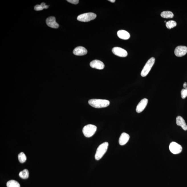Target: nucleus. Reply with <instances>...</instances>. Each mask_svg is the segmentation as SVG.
Returning <instances> with one entry per match:
<instances>
[{"label":"nucleus","mask_w":187,"mask_h":187,"mask_svg":"<svg viewBox=\"0 0 187 187\" xmlns=\"http://www.w3.org/2000/svg\"><path fill=\"white\" fill-rule=\"evenodd\" d=\"M88 103L93 107L99 109L107 107L110 104V102L107 100L92 99L89 101Z\"/></svg>","instance_id":"f257e3e1"},{"label":"nucleus","mask_w":187,"mask_h":187,"mask_svg":"<svg viewBox=\"0 0 187 187\" xmlns=\"http://www.w3.org/2000/svg\"><path fill=\"white\" fill-rule=\"evenodd\" d=\"M109 143L105 142L101 144L97 148L95 157L96 160H99L102 158L107 151Z\"/></svg>","instance_id":"f03ea898"},{"label":"nucleus","mask_w":187,"mask_h":187,"mask_svg":"<svg viewBox=\"0 0 187 187\" xmlns=\"http://www.w3.org/2000/svg\"><path fill=\"white\" fill-rule=\"evenodd\" d=\"M97 130V127L93 125H88L85 126L83 129L84 135L87 138H90L93 136Z\"/></svg>","instance_id":"7ed1b4c3"},{"label":"nucleus","mask_w":187,"mask_h":187,"mask_svg":"<svg viewBox=\"0 0 187 187\" xmlns=\"http://www.w3.org/2000/svg\"><path fill=\"white\" fill-rule=\"evenodd\" d=\"M155 59L152 57L146 63L145 65L142 70L141 75L143 77H145L147 75L150 71L151 68L155 62Z\"/></svg>","instance_id":"20e7f679"},{"label":"nucleus","mask_w":187,"mask_h":187,"mask_svg":"<svg viewBox=\"0 0 187 187\" xmlns=\"http://www.w3.org/2000/svg\"><path fill=\"white\" fill-rule=\"evenodd\" d=\"M96 14L93 13H86L79 15L77 17V20L80 22H88L94 20L96 17Z\"/></svg>","instance_id":"39448f33"},{"label":"nucleus","mask_w":187,"mask_h":187,"mask_svg":"<svg viewBox=\"0 0 187 187\" xmlns=\"http://www.w3.org/2000/svg\"><path fill=\"white\" fill-rule=\"evenodd\" d=\"M169 148L170 152L174 154H180L182 150L181 146L175 142H172L170 143Z\"/></svg>","instance_id":"423d86ee"},{"label":"nucleus","mask_w":187,"mask_h":187,"mask_svg":"<svg viewBox=\"0 0 187 187\" xmlns=\"http://www.w3.org/2000/svg\"><path fill=\"white\" fill-rule=\"evenodd\" d=\"M112 51L114 54L119 57H125L128 55V53L125 50L118 47L113 48Z\"/></svg>","instance_id":"0eeeda50"},{"label":"nucleus","mask_w":187,"mask_h":187,"mask_svg":"<svg viewBox=\"0 0 187 187\" xmlns=\"http://www.w3.org/2000/svg\"><path fill=\"white\" fill-rule=\"evenodd\" d=\"M187 47L186 46H179L175 49L174 53L176 56L178 57H181L187 54Z\"/></svg>","instance_id":"6e6552de"},{"label":"nucleus","mask_w":187,"mask_h":187,"mask_svg":"<svg viewBox=\"0 0 187 187\" xmlns=\"http://www.w3.org/2000/svg\"><path fill=\"white\" fill-rule=\"evenodd\" d=\"M46 22L48 26L51 28L57 29L59 27V25L56 22L54 17H50L48 18L46 20Z\"/></svg>","instance_id":"1a4fd4ad"},{"label":"nucleus","mask_w":187,"mask_h":187,"mask_svg":"<svg viewBox=\"0 0 187 187\" xmlns=\"http://www.w3.org/2000/svg\"><path fill=\"white\" fill-rule=\"evenodd\" d=\"M148 100L147 99H142L137 106L136 111L138 113L142 112L147 105Z\"/></svg>","instance_id":"9d476101"},{"label":"nucleus","mask_w":187,"mask_h":187,"mask_svg":"<svg viewBox=\"0 0 187 187\" xmlns=\"http://www.w3.org/2000/svg\"><path fill=\"white\" fill-rule=\"evenodd\" d=\"M90 66L92 68L99 69V70L103 69L105 67L103 63L97 60H95L92 61L90 63Z\"/></svg>","instance_id":"9b49d317"},{"label":"nucleus","mask_w":187,"mask_h":187,"mask_svg":"<svg viewBox=\"0 0 187 187\" xmlns=\"http://www.w3.org/2000/svg\"><path fill=\"white\" fill-rule=\"evenodd\" d=\"M73 54L75 55L81 56L86 55L88 53V51L84 47L80 46L75 48L73 51Z\"/></svg>","instance_id":"f8f14e48"},{"label":"nucleus","mask_w":187,"mask_h":187,"mask_svg":"<svg viewBox=\"0 0 187 187\" xmlns=\"http://www.w3.org/2000/svg\"><path fill=\"white\" fill-rule=\"evenodd\" d=\"M130 136L128 134L124 133L121 135L119 139V143L121 145L123 146L128 142Z\"/></svg>","instance_id":"ddd939ff"},{"label":"nucleus","mask_w":187,"mask_h":187,"mask_svg":"<svg viewBox=\"0 0 187 187\" xmlns=\"http://www.w3.org/2000/svg\"><path fill=\"white\" fill-rule=\"evenodd\" d=\"M176 123L177 125L181 127L184 130H187V125L184 119L182 117L178 116L176 117Z\"/></svg>","instance_id":"4468645a"},{"label":"nucleus","mask_w":187,"mask_h":187,"mask_svg":"<svg viewBox=\"0 0 187 187\" xmlns=\"http://www.w3.org/2000/svg\"><path fill=\"white\" fill-rule=\"evenodd\" d=\"M117 36L121 39L127 40L130 38V34L125 30H120L117 33Z\"/></svg>","instance_id":"2eb2a0df"},{"label":"nucleus","mask_w":187,"mask_h":187,"mask_svg":"<svg viewBox=\"0 0 187 187\" xmlns=\"http://www.w3.org/2000/svg\"><path fill=\"white\" fill-rule=\"evenodd\" d=\"M174 14L170 11H164L161 14V16L164 18L170 19L174 17Z\"/></svg>","instance_id":"dca6fc26"},{"label":"nucleus","mask_w":187,"mask_h":187,"mask_svg":"<svg viewBox=\"0 0 187 187\" xmlns=\"http://www.w3.org/2000/svg\"><path fill=\"white\" fill-rule=\"evenodd\" d=\"M7 187H20V185L18 182L14 180H11L7 183Z\"/></svg>","instance_id":"f3484780"},{"label":"nucleus","mask_w":187,"mask_h":187,"mask_svg":"<svg viewBox=\"0 0 187 187\" xmlns=\"http://www.w3.org/2000/svg\"><path fill=\"white\" fill-rule=\"evenodd\" d=\"M49 6L46 5L44 3H42L41 4L37 5L34 7L35 10L36 11H40L43 10L44 9H47L49 8Z\"/></svg>","instance_id":"a211bd4d"},{"label":"nucleus","mask_w":187,"mask_h":187,"mask_svg":"<svg viewBox=\"0 0 187 187\" xmlns=\"http://www.w3.org/2000/svg\"><path fill=\"white\" fill-rule=\"evenodd\" d=\"M29 175V171L27 169H25L22 171H21L19 174V176L21 178L24 179H26L28 178Z\"/></svg>","instance_id":"6ab92c4d"},{"label":"nucleus","mask_w":187,"mask_h":187,"mask_svg":"<svg viewBox=\"0 0 187 187\" xmlns=\"http://www.w3.org/2000/svg\"><path fill=\"white\" fill-rule=\"evenodd\" d=\"M177 25L176 22L174 21H170L166 23V27L169 29H170L176 26Z\"/></svg>","instance_id":"aec40b11"},{"label":"nucleus","mask_w":187,"mask_h":187,"mask_svg":"<svg viewBox=\"0 0 187 187\" xmlns=\"http://www.w3.org/2000/svg\"><path fill=\"white\" fill-rule=\"evenodd\" d=\"M18 159L19 162L21 163H23L25 162L26 161L27 158L25 153L23 152H21L19 155Z\"/></svg>","instance_id":"412c9836"},{"label":"nucleus","mask_w":187,"mask_h":187,"mask_svg":"<svg viewBox=\"0 0 187 187\" xmlns=\"http://www.w3.org/2000/svg\"><path fill=\"white\" fill-rule=\"evenodd\" d=\"M181 97L183 99H185L187 97V87L184 89H183L181 91Z\"/></svg>","instance_id":"4be33fe9"},{"label":"nucleus","mask_w":187,"mask_h":187,"mask_svg":"<svg viewBox=\"0 0 187 187\" xmlns=\"http://www.w3.org/2000/svg\"><path fill=\"white\" fill-rule=\"evenodd\" d=\"M67 1L73 4H77L79 2L78 0H67Z\"/></svg>","instance_id":"5701e85b"},{"label":"nucleus","mask_w":187,"mask_h":187,"mask_svg":"<svg viewBox=\"0 0 187 187\" xmlns=\"http://www.w3.org/2000/svg\"><path fill=\"white\" fill-rule=\"evenodd\" d=\"M187 84L186 83V82H185V83H184L183 84V88H187Z\"/></svg>","instance_id":"b1692460"},{"label":"nucleus","mask_w":187,"mask_h":187,"mask_svg":"<svg viewBox=\"0 0 187 187\" xmlns=\"http://www.w3.org/2000/svg\"><path fill=\"white\" fill-rule=\"evenodd\" d=\"M109 1H110V2L111 3H113L115 2V0H109Z\"/></svg>","instance_id":"393cba45"},{"label":"nucleus","mask_w":187,"mask_h":187,"mask_svg":"<svg viewBox=\"0 0 187 187\" xmlns=\"http://www.w3.org/2000/svg\"><path fill=\"white\" fill-rule=\"evenodd\" d=\"M165 23H166L167 22L166 21H165Z\"/></svg>","instance_id":"a878e982"}]
</instances>
